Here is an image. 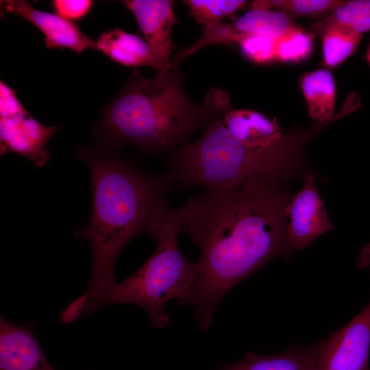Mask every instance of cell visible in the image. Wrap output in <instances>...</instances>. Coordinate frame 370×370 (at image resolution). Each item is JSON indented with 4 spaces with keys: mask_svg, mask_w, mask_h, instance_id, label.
<instances>
[{
    "mask_svg": "<svg viewBox=\"0 0 370 370\" xmlns=\"http://www.w3.org/2000/svg\"><path fill=\"white\" fill-rule=\"evenodd\" d=\"M225 126L242 143L252 148L267 147L284 135L275 120L248 109H228L221 115Z\"/></svg>",
    "mask_w": 370,
    "mask_h": 370,
    "instance_id": "13",
    "label": "cell"
},
{
    "mask_svg": "<svg viewBox=\"0 0 370 370\" xmlns=\"http://www.w3.org/2000/svg\"><path fill=\"white\" fill-rule=\"evenodd\" d=\"M61 127L44 125L27 110L0 118V154L17 153L28 159L36 168H42L51 158L46 145Z\"/></svg>",
    "mask_w": 370,
    "mask_h": 370,
    "instance_id": "9",
    "label": "cell"
},
{
    "mask_svg": "<svg viewBox=\"0 0 370 370\" xmlns=\"http://www.w3.org/2000/svg\"><path fill=\"white\" fill-rule=\"evenodd\" d=\"M293 196L282 184L205 188L177 208L180 233L199 247L192 308L208 330L214 312L238 283L291 250L287 211Z\"/></svg>",
    "mask_w": 370,
    "mask_h": 370,
    "instance_id": "1",
    "label": "cell"
},
{
    "mask_svg": "<svg viewBox=\"0 0 370 370\" xmlns=\"http://www.w3.org/2000/svg\"><path fill=\"white\" fill-rule=\"evenodd\" d=\"M243 55L251 61L266 64L276 60L275 38L264 35H249L238 42Z\"/></svg>",
    "mask_w": 370,
    "mask_h": 370,
    "instance_id": "22",
    "label": "cell"
},
{
    "mask_svg": "<svg viewBox=\"0 0 370 370\" xmlns=\"http://www.w3.org/2000/svg\"><path fill=\"white\" fill-rule=\"evenodd\" d=\"M321 343L309 348H291L275 355L249 352L217 370H319Z\"/></svg>",
    "mask_w": 370,
    "mask_h": 370,
    "instance_id": "15",
    "label": "cell"
},
{
    "mask_svg": "<svg viewBox=\"0 0 370 370\" xmlns=\"http://www.w3.org/2000/svg\"><path fill=\"white\" fill-rule=\"evenodd\" d=\"M341 0H272L256 1L251 9H271L289 16L314 17L330 14L344 4Z\"/></svg>",
    "mask_w": 370,
    "mask_h": 370,
    "instance_id": "19",
    "label": "cell"
},
{
    "mask_svg": "<svg viewBox=\"0 0 370 370\" xmlns=\"http://www.w3.org/2000/svg\"><path fill=\"white\" fill-rule=\"evenodd\" d=\"M95 49L114 62L128 66H149L156 69L153 54L147 41L120 28L101 33Z\"/></svg>",
    "mask_w": 370,
    "mask_h": 370,
    "instance_id": "14",
    "label": "cell"
},
{
    "mask_svg": "<svg viewBox=\"0 0 370 370\" xmlns=\"http://www.w3.org/2000/svg\"><path fill=\"white\" fill-rule=\"evenodd\" d=\"M300 86L311 119L317 123H331L341 116H334L336 98L332 74L326 69L305 73Z\"/></svg>",
    "mask_w": 370,
    "mask_h": 370,
    "instance_id": "16",
    "label": "cell"
},
{
    "mask_svg": "<svg viewBox=\"0 0 370 370\" xmlns=\"http://www.w3.org/2000/svg\"><path fill=\"white\" fill-rule=\"evenodd\" d=\"M1 9L32 23L45 36L47 48L70 49L78 53L95 49V41L85 35L72 21L58 14L40 11L27 1H1Z\"/></svg>",
    "mask_w": 370,
    "mask_h": 370,
    "instance_id": "11",
    "label": "cell"
},
{
    "mask_svg": "<svg viewBox=\"0 0 370 370\" xmlns=\"http://www.w3.org/2000/svg\"><path fill=\"white\" fill-rule=\"evenodd\" d=\"M287 217V239L291 250H302L332 230L313 175H306L301 189L293 196Z\"/></svg>",
    "mask_w": 370,
    "mask_h": 370,
    "instance_id": "7",
    "label": "cell"
},
{
    "mask_svg": "<svg viewBox=\"0 0 370 370\" xmlns=\"http://www.w3.org/2000/svg\"><path fill=\"white\" fill-rule=\"evenodd\" d=\"M291 18L271 9H251L231 23L222 21L205 27L204 38L208 45L238 42L249 35L278 38L292 27Z\"/></svg>",
    "mask_w": 370,
    "mask_h": 370,
    "instance_id": "12",
    "label": "cell"
},
{
    "mask_svg": "<svg viewBox=\"0 0 370 370\" xmlns=\"http://www.w3.org/2000/svg\"><path fill=\"white\" fill-rule=\"evenodd\" d=\"M313 48V34L293 25L275 38L276 60L299 62L306 59Z\"/></svg>",
    "mask_w": 370,
    "mask_h": 370,
    "instance_id": "20",
    "label": "cell"
},
{
    "mask_svg": "<svg viewBox=\"0 0 370 370\" xmlns=\"http://www.w3.org/2000/svg\"><path fill=\"white\" fill-rule=\"evenodd\" d=\"M222 114L210 121L196 140L171 152L167 174L174 189L282 184L302 169L306 145L328 124L315 122L288 132L269 147L252 148L225 126Z\"/></svg>",
    "mask_w": 370,
    "mask_h": 370,
    "instance_id": "4",
    "label": "cell"
},
{
    "mask_svg": "<svg viewBox=\"0 0 370 370\" xmlns=\"http://www.w3.org/2000/svg\"><path fill=\"white\" fill-rule=\"evenodd\" d=\"M370 302L345 327L321 342L319 370H369Z\"/></svg>",
    "mask_w": 370,
    "mask_h": 370,
    "instance_id": "6",
    "label": "cell"
},
{
    "mask_svg": "<svg viewBox=\"0 0 370 370\" xmlns=\"http://www.w3.org/2000/svg\"><path fill=\"white\" fill-rule=\"evenodd\" d=\"M26 111V109L18 99L14 90L0 82V118L14 116Z\"/></svg>",
    "mask_w": 370,
    "mask_h": 370,
    "instance_id": "24",
    "label": "cell"
},
{
    "mask_svg": "<svg viewBox=\"0 0 370 370\" xmlns=\"http://www.w3.org/2000/svg\"><path fill=\"white\" fill-rule=\"evenodd\" d=\"M51 3L56 14L72 21L79 20L86 16L93 5V1L53 0Z\"/></svg>",
    "mask_w": 370,
    "mask_h": 370,
    "instance_id": "23",
    "label": "cell"
},
{
    "mask_svg": "<svg viewBox=\"0 0 370 370\" xmlns=\"http://www.w3.org/2000/svg\"><path fill=\"white\" fill-rule=\"evenodd\" d=\"M180 233L177 208L165 213L155 237L156 247L133 274L116 282L101 297L97 310L114 304L143 308L153 327L164 328L169 322L166 304L175 299L181 305L188 297L197 271V262L188 260L177 243Z\"/></svg>",
    "mask_w": 370,
    "mask_h": 370,
    "instance_id": "5",
    "label": "cell"
},
{
    "mask_svg": "<svg viewBox=\"0 0 370 370\" xmlns=\"http://www.w3.org/2000/svg\"><path fill=\"white\" fill-rule=\"evenodd\" d=\"M75 153L88 166L91 181L90 219L75 234L88 243L92 253L86 291L75 301L79 313L88 317L116 282L114 266L125 246L143 234L156 237L174 186L167 173H146L116 150L80 145Z\"/></svg>",
    "mask_w": 370,
    "mask_h": 370,
    "instance_id": "2",
    "label": "cell"
},
{
    "mask_svg": "<svg viewBox=\"0 0 370 370\" xmlns=\"http://www.w3.org/2000/svg\"><path fill=\"white\" fill-rule=\"evenodd\" d=\"M190 14L204 26L221 21L243 8L246 1L241 0H186Z\"/></svg>",
    "mask_w": 370,
    "mask_h": 370,
    "instance_id": "21",
    "label": "cell"
},
{
    "mask_svg": "<svg viewBox=\"0 0 370 370\" xmlns=\"http://www.w3.org/2000/svg\"><path fill=\"white\" fill-rule=\"evenodd\" d=\"M368 264L370 265V258H369Z\"/></svg>",
    "mask_w": 370,
    "mask_h": 370,
    "instance_id": "26",
    "label": "cell"
},
{
    "mask_svg": "<svg viewBox=\"0 0 370 370\" xmlns=\"http://www.w3.org/2000/svg\"><path fill=\"white\" fill-rule=\"evenodd\" d=\"M367 60L368 63L370 64V45L367 50V56H366Z\"/></svg>",
    "mask_w": 370,
    "mask_h": 370,
    "instance_id": "25",
    "label": "cell"
},
{
    "mask_svg": "<svg viewBox=\"0 0 370 370\" xmlns=\"http://www.w3.org/2000/svg\"><path fill=\"white\" fill-rule=\"evenodd\" d=\"M331 26H344L360 34L370 31V0L345 1L325 18L312 25L309 30L321 35Z\"/></svg>",
    "mask_w": 370,
    "mask_h": 370,
    "instance_id": "17",
    "label": "cell"
},
{
    "mask_svg": "<svg viewBox=\"0 0 370 370\" xmlns=\"http://www.w3.org/2000/svg\"><path fill=\"white\" fill-rule=\"evenodd\" d=\"M228 94L209 90L204 103L185 93L178 69L146 77L135 70L92 125L98 145L117 150L136 146L149 154L173 151L188 143L215 116L230 109Z\"/></svg>",
    "mask_w": 370,
    "mask_h": 370,
    "instance_id": "3",
    "label": "cell"
},
{
    "mask_svg": "<svg viewBox=\"0 0 370 370\" xmlns=\"http://www.w3.org/2000/svg\"><path fill=\"white\" fill-rule=\"evenodd\" d=\"M0 370H56L47 360L33 324L0 318Z\"/></svg>",
    "mask_w": 370,
    "mask_h": 370,
    "instance_id": "10",
    "label": "cell"
},
{
    "mask_svg": "<svg viewBox=\"0 0 370 370\" xmlns=\"http://www.w3.org/2000/svg\"><path fill=\"white\" fill-rule=\"evenodd\" d=\"M134 14L156 60V73L172 69L171 32L175 16L171 0H129L123 1Z\"/></svg>",
    "mask_w": 370,
    "mask_h": 370,
    "instance_id": "8",
    "label": "cell"
},
{
    "mask_svg": "<svg viewBox=\"0 0 370 370\" xmlns=\"http://www.w3.org/2000/svg\"><path fill=\"white\" fill-rule=\"evenodd\" d=\"M322 36L323 63L332 68L348 58L359 45L362 34L344 26H331Z\"/></svg>",
    "mask_w": 370,
    "mask_h": 370,
    "instance_id": "18",
    "label": "cell"
}]
</instances>
